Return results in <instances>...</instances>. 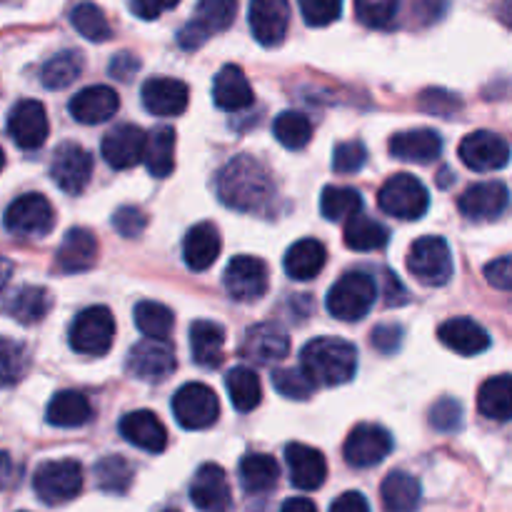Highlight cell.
Here are the masks:
<instances>
[{
  "label": "cell",
  "mask_w": 512,
  "mask_h": 512,
  "mask_svg": "<svg viewBox=\"0 0 512 512\" xmlns=\"http://www.w3.org/2000/svg\"><path fill=\"white\" fill-rule=\"evenodd\" d=\"M218 198L238 213H260L275 198V183L268 168L250 155H235L223 165L215 180Z\"/></svg>",
  "instance_id": "6da1fadb"
},
{
  "label": "cell",
  "mask_w": 512,
  "mask_h": 512,
  "mask_svg": "<svg viewBox=\"0 0 512 512\" xmlns=\"http://www.w3.org/2000/svg\"><path fill=\"white\" fill-rule=\"evenodd\" d=\"M300 365L315 380V385L335 388L355 378L358 350L343 338H315L300 353Z\"/></svg>",
  "instance_id": "7a4b0ae2"
},
{
  "label": "cell",
  "mask_w": 512,
  "mask_h": 512,
  "mask_svg": "<svg viewBox=\"0 0 512 512\" xmlns=\"http://www.w3.org/2000/svg\"><path fill=\"white\" fill-rule=\"evenodd\" d=\"M375 300H378V283L373 280V275L350 270L328 290L325 308L343 323H358L370 313Z\"/></svg>",
  "instance_id": "3957f363"
},
{
  "label": "cell",
  "mask_w": 512,
  "mask_h": 512,
  "mask_svg": "<svg viewBox=\"0 0 512 512\" xmlns=\"http://www.w3.org/2000/svg\"><path fill=\"white\" fill-rule=\"evenodd\" d=\"M408 270L420 285L443 288L453 278V253L448 240L440 235L418 238L408 250Z\"/></svg>",
  "instance_id": "277c9868"
},
{
  "label": "cell",
  "mask_w": 512,
  "mask_h": 512,
  "mask_svg": "<svg viewBox=\"0 0 512 512\" xmlns=\"http://www.w3.org/2000/svg\"><path fill=\"white\" fill-rule=\"evenodd\" d=\"M378 208L398 220H420L430 208L428 188L415 175H390L378 193Z\"/></svg>",
  "instance_id": "5b68a950"
},
{
  "label": "cell",
  "mask_w": 512,
  "mask_h": 512,
  "mask_svg": "<svg viewBox=\"0 0 512 512\" xmlns=\"http://www.w3.org/2000/svg\"><path fill=\"white\" fill-rule=\"evenodd\" d=\"M235 13H238V0H198L195 15L178 30V45L185 50H198L215 33L228 30Z\"/></svg>",
  "instance_id": "8992f818"
},
{
  "label": "cell",
  "mask_w": 512,
  "mask_h": 512,
  "mask_svg": "<svg viewBox=\"0 0 512 512\" xmlns=\"http://www.w3.org/2000/svg\"><path fill=\"white\" fill-rule=\"evenodd\" d=\"M33 490L45 505L70 503L83 490V468L78 460H50L33 475Z\"/></svg>",
  "instance_id": "52a82bcc"
},
{
  "label": "cell",
  "mask_w": 512,
  "mask_h": 512,
  "mask_svg": "<svg viewBox=\"0 0 512 512\" xmlns=\"http://www.w3.org/2000/svg\"><path fill=\"white\" fill-rule=\"evenodd\" d=\"M70 348L80 355H90V358H98L105 355L113 348L115 340V320L113 313L103 305H93V308H85L78 318L70 325Z\"/></svg>",
  "instance_id": "ba28073f"
},
{
  "label": "cell",
  "mask_w": 512,
  "mask_h": 512,
  "mask_svg": "<svg viewBox=\"0 0 512 512\" xmlns=\"http://www.w3.org/2000/svg\"><path fill=\"white\" fill-rule=\"evenodd\" d=\"M5 230L15 238H45L55 228V210L40 193H25L8 205Z\"/></svg>",
  "instance_id": "9c48e42d"
},
{
  "label": "cell",
  "mask_w": 512,
  "mask_h": 512,
  "mask_svg": "<svg viewBox=\"0 0 512 512\" xmlns=\"http://www.w3.org/2000/svg\"><path fill=\"white\" fill-rule=\"evenodd\" d=\"M173 415L180 428L185 430L213 428L220 418L218 395L203 383H185L173 395Z\"/></svg>",
  "instance_id": "30bf717a"
},
{
  "label": "cell",
  "mask_w": 512,
  "mask_h": 512,
  "mask_svg": "<svg viewBox=\"0 0 512 512\" xmlns=\"http://www.w3.org/2000/svg\"><path fill=\"white\" fill-rule=\"evenodd\" d=\"M125 368L143 383H163L175 370V353L168 340L145 338L130 348Z\"/></svg>",
  "instance_id": "8fae6325"
},
{
  "label": "cell",
  "mask_w": 512,
  "mask_h": 512,
  "mask_svg": "<svg viewBox=\"0 0 512 512\" xmlns=\"http://www.w3.org/2000/svg\"><path fill=\"white\" fill-rule=\"evenodd\" d=\"M223 285L235 303H255L268 293V265L255 255H238L225 268Z\"/></svg>",
  "instance_id": "7c38bea8"
},
{
  "label": "cell",
  "mask_w": 512,
  "mask_h": 512,
  "mask_svg": "<svg viewBox=\"0 0 512 512\" xmlns=\"http://www.w3.org/2000/svg\"><path fill=\"white\" fill-rule=\"evenodd\" d=\"M458 155L475 173H495L510 163L512 150L503 135L490 133V130H475V133L465 135Z\"/></svg>",
  "instance_id": "4fadbf2b"
},
{
  "label": "cell",
  "mask_w": 512,
  "mask_h": 512,
  "mask_svg": "<svg viewBox=\"0 0 512 512\" xmlns=\"http://www.w3.org/2000/svg\"><path fill=\"white\" fill-rule=\"evenodd\" d=\"M50 178L63 193L80 195L93 178V158L75 143L58 145L50 160Z\"/></svg>",
  "instance_id": "5bb4252c"
},
{
  "label": "cell",
  "mask_w": 512,
  "mask_h": 512,
  "mask_svg": "<svg viewBox=\"0 0 512 512\" xmlns=\"http://www.w3.org/2000/svg\"><path fill=\"white\" fill-rule=\"evenodd\" d=\"M393 453V435L375 423H360L345 440V463L353 468H373Z\"/></svg>",
  "instance_id": "9a60e30c"
},
{
  "label": "cell",
  "mask_w": 512,
  "mask_h": 512,
  "mask_svg": "<svg viewBox=\"0 0 512 512\" xmlns=\"http://www.w3.org/2000/svg\"><path fill=\"white\" fill-rule=\"evenodd\" d=\"M5 130L20 150H38L48 138V115H45L43 103L30 98L18 100L10 108Z\"/></svg>",
  "instance_id": "2e32d148"
},
{
  "label": "cell",
  "mask_w": 512,
  "mask_h": 512,
  "mask_svg": "<svg viewBox=\"0 0 512 512\" xmlns=\"http://www.w3.org/2000/svg\"><path fill=\"white\" fill-rule=\"evenodd\" d=\"M510 190L500 180H488V183H475L460 195L458 208L473 223H488L498 220L508 210Z\"/></svg>",
  "instance_id": "e0dca14e"
},
{
  "label": "cell",
  "mask_w": 512,
  "mask_h": 512,
  "mask_svg": "<svg viewBox=\"0 0 512 512\" xmlns=\"http://www.w3.org/2000/svg\"><path fill=\"white\" fill-rule=\"evenodd\" d=\"M250 33L265 48H275L283 43L290 25L288 0H250L248 8Z\"/></svg>",
  "instance_id": "ac0fdd59"
},
{
  "label": "cell",
  "mask_w": 512,
  "mask_h": 512,
  "mask_svg": "<svg viewBox=\"0 0 512 512\" xmlns=\"http://www.w3.org/2000/svg\"><path fill=\"white\" fill-rule=\"evenodd\" d=\"M145 143H148V133L140 130L138 125L125 123L105 135L103 143H100V153L110 168L128 170L145 158Z\"/></svg>",
  "instance_id": "d6986e66"
},
{
  "label": "cell",
  "mask_w": 512,
  "mask_h": 512,
  "mask_svg": "<svg viewBox=\"0 0 512 512\" xmlns=\"http://www.w3.org/2000/svg\"><path fill=\"white\" fill-rule=\"evenodd\" d=\"M290 353V340L283 328L275 323H258L245 330V338L240 343V355L250 363L273 365L280 363Z\"/></svg>",
  "instance_id": "ffe728a7"
},
{
  "label": "cell",
  "mask_w": 512,
  "mask_h": 512,
  "mask_svg": "<svg viewBox=\"0 0 512 512\" xmlns=\"http://www.w3.org/2000/svg\"><path fill=\"white\" fill-rule=\"evenodd\" d=\"M145 110L158 118H175L188 108L190 90L178 78H148L140 90Z\"/></svg>",
  "instance_id": "44dd1931"
},
{
  "label": "cell",
  "mask_w": 512,
  "mask_h": 512,
  "mask_svg": "<svg viewBox=\"0 0 512 512\" xmlns=\"http://www.w3.org/2000/svg\"><path fill=\"white\" fill-rule=\"evenodd\" d=\"M190 500L200 512H228L230 510V485L225 470L215 463L200 465L190 483Z\"/></svg>",
  "instance_id": "7402d4cb"
},
{
  "label": "cell",
  "mask_w": 512,
  "mask_h": 512,
  "mask_svg": "<svg viewBox=\"0 0 512 512\" xmlns=\"http://www.w3.org/2000/svg\"><path fill=\"white\" fill-rule=\"evenodd\" d=\"M120 108V98L108 85H88L70 98L68 110L73 120L83 125H100L113 118Z\"/></svg>",
  "instance_id": "603a6c76"
},
{
  "label": "cell",
  "mask_w": 512,
  "mask_h": 512,
  "mask_svg": "<svg viewBox=\"0 0 512 512\" xmlns=\"http://www.w3.org/2000/svg\"><path fill=\"white\" fill-rule=\"evenodd\" d=\"M285 463H288L290 483L298 490H318L328 478L325 455L305 443H290L285 448Z\"/></svg>",
  "instance_id": "cb8c5ba5"
},
{
  "label": "cell",
  "mask_w": 512,
  "mask_h": 512,
  "mask_svg": "<svg viewBox=\"0 0 512 512\" xmlns=\"http://www.w3.org/2000/svg\"><path fill=\"white\" fill-rule=\"evenodd\" d=\"M120 435L145 453L160 455L168 448V430L150 410H133L120 420Z\"/></svg>",
  "instance_id": "d4e9b609"
},
{
  "label": "cell",
  "mask_w": 512,
  "mask_h": 512,
  "mask_svg": "<svg viewBox=\"0 0 512 512\" xmlns=\"http://www.w3.org/2000/svg\"><path fill=\"white\" fill-rule=\"evenodd\" d=\"M390 155L405 163H433L443 153V138L433 128L403 130L395 133L388 143Z\"/></svg>",
  "instance_id": "484cf974"
},
{
  "label": "cell",
  "mask_w": 512,
  "mask_h": 512,
  "mask_svg": "<svg viewBox=\"0 0 512 512\" xmlns=\"http://www.w3.org/2000/svg\"><path fill=\"white\" fill-rule=\"evenodd\" d=\"M438 340L453 353L473 358L490 348V335L483 325L470 318H450L438 328Z\"/></svg>",
  "instance_id": "4316f807"
},
{
  "label": "cell",
  "mask_w": 512,
  "mask_h": 512,
  "mask_svg": "<svg viewBox=\"0 0 512 512\" xmlns=\"http://www.w3.org/2000/svg\"><path fill=\"white\" fill-rule=\"evenodd\" d=\"M213 103L225 113H240L255 103L253 85L238 65H225L213 80Z\"/></svg>",
  "instance_id": "83f0119b"
},
{
  "label": "cell",
  "mask_w": 512,
  "mask_h": 512,
  "mask_svg": "<svg viewBox=\"0 0 512 512\" xmlns=\"http://www.w3.org/2000/svg\"><path fill=\"white\" fill-rule=\"evenodd\" d=\"M55 263L63 273H85L98 263V240L88 228H70L60 243Z\"/></svg>",
  "instance_id": "f1b7e54d"
},
{
  "label": "cell",
  "mask_w": 512,
  "mask_h": 512,
  "mask_svg": "<svg viewBox=\"0 0 512 512\" xmlns=\"http://www.w3.org/2000/svg\"><path fill=\"white\" fill-rule=\"evenodd\" d=\"M220 248H223V238H220L218 228L213 223H198L185 233L183 240V258L185 265L195 273L213 268L218 260Z\"/></svg>",
  "instance_id": "f546056e"
},
{
  "label": "cell",
  "mask_w": 512,
  "mask_h": 512,
  "mask_svg": "<svg viewBox=\"0 0 512 512\" xmlns=\"http://www.w3.org/2000/svg\"><path fill=\"white\" fill-rule=\"evenodd\" d=\"M325 260H328L325 245L315 238H303L290 245L288 253H285L283 268L288 278L303 283V280H313L315 275H320V270L325 268Z\"/></svg>",
  "instance_id": "4dcf8cb0"
},
{
  "label": "cell",
  "mask_w": 512,
  "mask_h": 512,
  "mask_svg": "<svg viewBox=\"0 0 512 512\" xmlns=\"http://www.w3.org/2000/svg\"><path fill=\"white\" fill-rule=\"evenodd\" d=\"M93 418V405L78 390H60L45 410V420L53 428H80Z\"/></svg>",
  "instance_id": "1f68e13d"
},
{
  "label": "cell",
  "mask_w": 512,
  "mask_h": 512,
  "mask_svg": "<svg viewBox=\"0 0 512 512\" xmlns=\"http://www.w3.org/2000/svg\"><path fill=\"white\" fill-rule=\"evenodd\" d=\"M225 330L213 320H195L190 325V353L200 368H218L223 363Z\"/></svg>",
  "instance_id": "d6a6232c"
},
{
  "label": "cell",
  "mask_w": 512,
  "mask_h": 512,
  "mask_svg": "<svg viewBox=\"0 0 512 512\" xmlns=\"http://www.w3.org/2000/svg\"><path fill=\"white\" fill-rule=\"evenodd\" d=\"M380 498H383L385 512H418L423 488L410 473L393 470L380 485Z\"/></svg>",
  "instance_id": "836d02e7"
},
{
  "label": "cell",
  "mask_w": 512,
  "mask_h": 512,
  "mask_svg": "<svg viewBox=\"0 0 512 512\" xmlns=\"http://www.w3.org/2000/svg\"><path fill=\"white\" fill-rule=\"evenodd\" d=\"M238 475H240V485H243L245 493H250V495L270 493V490H273L280 480V465L273 455L250 453L240 460Z\"/></svg>",
  "instance_id": "e575fe53"
},
{
  "label": "cell",
  "mask_w": 512,
  "mask_h": 512,
  "mask_svg": "<svg viewBox=\"0 0 512 512\" xmlns=\"http://www.w3.org/2000/svg\"><path fill=\"white\" fill-rule=\"evenodd\" d=\"M478 410L480 415L498 423L512 420V375H495L480 385Z\"/></svg>",
  "instance_id": "d590c367"
},
{
  "label": "cell",
  "mask_w": 512,
  "mask_h": 512,
  "mask_svg": "<svg viewBox=\"0 0 512 512\" xmlns=\"http://www.w3.org/2000/svg\"><path fill=\"white\" fill-rule=\"evenodd\" d=\"M145 168L153 178H168L175 170V130L170 125L150 130L145 143Z\"/></svg>",
  "instance_id": "8d00e7d4"
},
{
  "label": "cell",
  "mask_w": 512,
  "mask_h": 512,
  "mask_svg": "<svg viewBox=\"0 0 512 512\" xmlns=\"http://www.w3.org/2000/svg\"><path fill=\"white\" fill-rule=\"evenodd\" d=\"M225 388H228L230 403L240 413H253L263 403V385L253 368H245V365L230 368L225 375Z\"/></svg>",
  "instance_id": "74e56055"
},
{
  "label": "cell",
  "mask_w": 512,
  "mask_h": 512,
  "mask_svg": "<svg viewBox=\"0 0 512 512\" xmlns=\"http://www.w3.org/2000/svg\"><path fill=\"white\" fill-rule=\"evenodd\" d=\"M50 305V293L45 288H35V285H25L18 293L10 295L8 303H5V310L13 320H18L20 325H35L48 315Z\"/></svg>",
  "instance_id": "f35d334b"
},
{
  "label": "cell",
  "mask_w": 512,
  "mask_h": 512,
  "mask_svg": "<svg viewBox=\"0 0 512 512\" xmlns=\"http://www.w3.org/2000/svg\"><path fill=\"white\" fill-rule=\"evenodd\" d=\"M390 240V230L378 220L368 218V215L358 213L350 220H345V245L358 253H368V250L385 248Z\"/></svg>",
  "instance_id": "ab89813d"
},
{
  "label": "cell",
  "mask_w": 512,
  "mask_h": 512,
  "mask_svg": "<svg viewBox=\"0 0 512 512\" xmlns=\"http://www.w3.org/2000/svg\"><path fill=\"white\" fill-rule=\"evenodd\" d=\"M320 213L330 223L350 220L353 215L363 213V195L355 188H343V185H328L320 195Z\"/></svg>",
  "instance_id": "60d3db41"
},
{
  "label": "cell",
  "mask_w": 512,
  "mask_h": 512,
  "mask_svg": "<svg viewBox=\"0 0 512 512\" xmlns=\"http://www.w3.org/2000/svg\"><path fill=\"white\" fill-rule=\"evenodd\" d=\"M135 325L145 338L168 340V335L175 328V315L168 305L155 303V300H140L133 310Z\"/></svg>",
  "instance_id": "b9f144b4"
},
{
  "label": "cell",
  "mask_w": 512,
  "mask_h": 512,
  "mask_svg": "<svg viewBox=\"0 0 512 512\" xmlns=\"http://www.w3.org/2000/svg\"><path fill=\"white\" fill-rule=\"evenodd\" d=\"M80 73H83V58H80L78 50H63L40 68V80L48 90H63L73 85L80 78Z\"/></svg>",
  "instance_id": "7bdbcfd3"
},
{
  "label": "cell",
  "mask_w": 512,
  "mask_h": 512,
  "mask_svg": "<svg viewBox=\"0 0 512 512\" xmlns=\"http://www.w3.org/2000/svg\"><path fill=\"white\" fill-rule=\"evenodd\" d=\"M135 470L123 455H108L95 465V480L98 488L108 495H125L133 485Z\"/></svg>",
  "instance_id": "ee69618b"
},
{
  "label": "cell",
  "mask_w": 512,
  "mask_h": 512,
  "mask_svg": "<svg viewBox=\"0 0 512 512\" xmlns=\"http://www.w3.org/2000/svg\"><path fill=\"white\" fill-rule=\"evenodd\" d=\"M70 25L90 43H105V40L113 38V28H110L105 13L95 3H88V0L70 10Z\"/></svg>",
  "instance_id": "f6af8a7d"
},
{
  "label": "cell",
  "mask_w": 512,
  "mask_h": 512,
  "mask_svg": "<svg viewBox=\"0 0 512 512\" xmlns=\"http://www.w3.org/2000/svg\"><path fill=\"white\" fill-rule=\"evenodd\" d=\"M273 135L283 148L300 150L313 140V123L298 110H285L275 118Z\"/></svg>",
  "instance_id": "bcb514c9"
},
{
  "label": "cell",
  "mask_w": 512,
  "mask_h": 512,
  "mask_svg": "<svg viewBox=\"0 0 512 512\" xmlns=\"http://www.w3.org/2000/svg\"><path fill=\"white\" fill-rule=\"evenodd\" d=\"M273 388L288 400H310L318 385L303 368H280L273 373Z\"/></svg>",
  "instance_id": "7dc6e473"
},
{
  "label": "cell",
  "mask_w": 512,
  "mask_h": 512,
  "mask_svg": "<svg viewBox=\"0 0 512 512\" xmlns=\"http://www.w3.org/2000/svg\"><path fill=\"white\" fill-rule=\"evenodd\" d=\"M398 8L400 0H355V15L368 28H388Z\"/></svg>",
  "instance_id": "c3c4849f"
},
{
  "label": "cell",
  "mask_w": 512,
  "mask_h": 512,
  "mask_svg": "<svg viewBox=\"0 0 512 512\" xmlns=\"http://www.w3.org/2000/svg\"><path fill=\"white\" fill-rule=\"evenodd\" d=\"M298 5L310 28H325L343 13V0H298Z\"/></svg>",
  "instance_id": "681fc988"
},
{
  "label": "cell",
  "mask_w": 512,
  "mask_h": 512,
  "mask_svg": "<svg viewBox=\"0 0 512 512\" xmlns=\"http://www.w3.org/2000/svg\"><path fill=\"white\" fill-rule=\"evenodd\" d=\"M430 425L440 433H455L463 425V405L455 398H440L428 413Z\"/></svg>",
  "instance_id": "f907efd6"
},
{
  "label": "cell",
  "mask_w": 512,
  "mask_h": 512,
  "mask_svg": "<svg viewBox=\"0 0 512 512\" xmlns=\"http://www.w3.org/2000/svg\"><path fill=\"white\" fill-rule=\"evenodd\" d=\"M368 160V150L360 140H348V143H340L333 153V170L340 175L358 173L360 168Z\"/></svg>",
  "instance_id": "816d5d0a"
},
{
  "label": "cell",
  "mask_w": 512,
  "mask_h": 512,
  "mask_svg": "<svg viewBox=\"0 0 512 512\" xmlns=\"http://www.w3.org/2000/svg\"><path fill=\"white\" fill-rule=\"evenodd\" d=\"M145 225H148V218H145V213L140 208H133V205H123V208L115 210L113 228L118 230L123 238H128V240L138 238V235H143Z\"/></svg>",
  "instance_id": "f5cc1de1"
},
{
  "label": "cell",
  "mask_w": 512,
  "mask_h": 512,
  "mask_svg": "<svg viewBox=\"0 0 512 512\" xmlns=\"http://www.w3.org/2000/svg\"><path fill=\"white\" fill-rule=\"evenodd\" d=\"M23 370H25V348L23 345H15L13 340H5L3 343L5 385H13L15 380L23 375Z\"/></svg>",
  "instance_id": "db71d44e"
},
{
  "label": "cell",
  "mask_w": 512,
  "mask_h": 512,
  "mask_svg": "<svg viewBox=\"0 0 512 512\" xmlns=\"http://www.w3.org/2000/svg\"><path fill=\"white\" fill-rule=\"evenodd\" d=\"M485 280L493 288L512 293V255H505V258H498L485 265Z\"/></svg>",
  "instance_id": "11a10c76"
},
{
  "label": "cell",
  "mask_w": 512,
  "mask_h": 512,
  "mask_svg": "<svg viewBox=\"0 0 512 512\" xmlns=\"http://www.w3.org/2000/svg\"><path fill=\"white\" fill-rule=\"evenodd\" d=\"M373 348L380 350V353L385 355H393L395 350L403 345V330L398 328V325H378V328L373 330Z\"/></svg>",
  "instance_id": "9f6ffc18"
},
{
  "label": "cell",
  "mask_w": 512,
  "mask_h": 512,
  "mask_svg": "<svg viewBox=\"0 0 512 512\" xmlns=\"http://www.w3.org/2000/svg\"><path fill=\"white\" fill-rule=\"evenodd\" d=\"M180 0H130V10L140 20H155L163 13L173 10Z\"/></svg>",
  "instance_id": "6f0895ef"
},
{
  "label": "cell",
  "mask_w": 512,
  "mask_h": 512,
  "mask_svg": "<svg viewBox=\"0 0 512 512\" xmlns=\"http://www.w3.org/2000/svg\"><path fill=\"white\" fill-rule=\"evenodd\" d=\"M460 100L453 93H445V90H425L423 93V108L430 113H453L458 110Z\"/></svg>",
  "instance_id": "680465c9"
},
{
  "label": "cell",
  "mask_w": 512,
  "mask_h": 512,
  "mask_svg": "<svg viewBox=\"0 0 512 512\" xmlns=\"http://www.w3.org/2000/svg\"><path fill=\"white\" fill-rule=\"evenodd\" d=\"M140 68V60L133 53H120L115 55L113 63H110V75L115 80H130Z\"/></svg>",
  "instance_id": "91938a15"
},
{
  "label": "cell",
  "mask_w": 512,
  "mask_h": 512,
  "mask_svg": "<svg viewBox=\"0 0 512 512\" xmlns=\"http://www.w3.org/2000/svg\"><path fill=\"white\" fill-rule=\"evenodd\" d=\"M330 512H370V505L363 493L350 490V493H343L333 505H330Z\"/></svg>",
  "instance_id": "94428289"
},
{
  "label": "cell",
  "mask_w": 512,
  "mask_h": 512,
  "mask_svg": "<svg viewBox=\"0 0 512 512\" xmlns=\"http://www.w3.org/2000/svg\"><path fill=\"white\" fill-rule=\"evenodd\" d=\"M280 512H318V508H315L313 500L308 498H288Z\"/></svg>",
  "instance_id": "6125c7cd"
},
{
  "label": "cell",
  "mask_w": 512,
  "mask_h": 512,
  "mask_svg": "<svg viewBox=\"0 0 512 512\" xmlns=\"http://www.w3.org/2000/svg\"><path fill=\"white\" fill-rule=\"evenodd\" d=\"M500 20H503L508 28H512V0H503V3H500Z\"/></svg>",
  "instance_id": "be15d7a7"
},
{
  "label": "cell",
  "mask_w": 512,
  "mask_h": 512,
  "mask_svg": "<svg viewBox=\"0 0 512 512\" xmlns=\"http://www.w3.org/2000/svg\"><path fill=\"white\" fill-rule=\"evenodd\" d=\"M165 512H178V510H165Z\"/></svg>",
  "instance_id": "e7e4bbea"
}]
</instances>
